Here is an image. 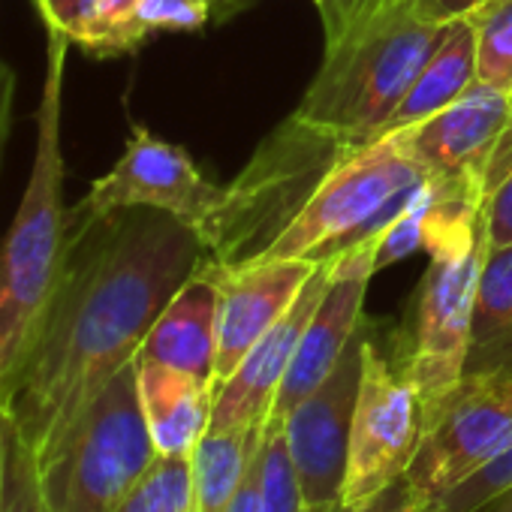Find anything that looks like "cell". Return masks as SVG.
Segmentation results:
<instances>
[{
	"label": "cell",
	"instance_id": "cb8c5ba5",
	"mask_svg": "<svg viewBox=\"0 0 512 512\" xmlns=\"http://www.w3.org/2000/svg\"><path fill=\"white\" fill-rule=\"evenodd\" d=\"M260 506L263 512H305L302 485L290 458L284 419L269 416L260 437Z\"/></svg>",
	"mask_w": 512,
	"mask_h": 512
},
{
	"label": "cell",
	"instance_id": "52a82bcc",
	"mask_svg": "<svg viewBox=\"0 0 512 512\" xmlns=\"http://www.w3.org/2000/svg\"><path fill=\"white\" fill-rule=\"evenodd\" d=\"M428 178L431 172L413 157L404 133L353 148L263 260L326 263L371 241L422 193Z\"/></svg>",
	"mask_w": 512,
	"mask_h": 512
},
{
	"label": "cell",
	"instance_id": "8fae6325",
	"mask_svg": "<svg viewBox=\"0 0 512 512\" xmlns=\"http://www.w3.org/2000/svg\"><path fill=\"white\" fill-rule=\"evenodd\" d=\"M365 335V326H359L332 374L284 416V434L305 506L338 500L344 491Z\"/></svg>",
	"mask_w": 512,
	"mask_h": 512
},
{
	"label": "cell",
	"instance_id": "ac0fdd59",
	"mask_svg": "<svg viewBox=\"0 0 512 512\" xmlns=\"http://www.w3.org/2000/svg\"><path fill=\"white\" fill-rule=\"evenodd\" d=\"M473 82H476V31L470 19H458L452 22L446 40L428 58V64L422 67V73L416 76V82L398 103V109L389 115L383 136L410 130L428 121L431 115L446 109L452 100H458Z\"/></svg>",
	"mask_w": 512,
	"mask_h": 512
},
{
	"label": "cell",
	"instance_id": "ffe728a7",
	"mask_svg": "<svg viewBox=\"0 0 512 512\" xmlns=\"http://www.w3.org/2000/svg\"><path fill=\"white\" fill-rule=\"evenodd\" d=\"M266 422L250 431H208L193 452V512H229Z\"/></svg>",
	"mask_w": 512,
	"mask_h": 512
},
{
	"label": "cell",
	"instance_id": "2e32d148",
	"mask_svg": "<svg viewBox=\"0 0 512 512\" xmlns=\"http://www.w3.org/2000/svg\"><path fill=\"white\" fill-rule=\"evenodd\" d=\"M136 383L157 452L190 458L211 428L214 386L202 377L139 356Z\"/></svg>",
	"mask_w": 512,
	"mask_h": 512
},
{
	"label": "cell",
	"instance_id": "e575fe53",
	"mask_svg": "<svg viewBox=\"0 0 512 512\" xmlns=\"http://www.w3.org/2000/svg\"><path fill=\"white\" fill-rule=\"evenodd\" d=\"M16 91L19 79L16 70L0 58V157H4V145L10 139V124H13V106H16Z\"/></svg>",
	"mask_w": 512,
	"mask_h": 512
},
{
	"label": "cell",
	"instance_id": "7402d4cb",
	"mask_svg": "<svg viewBox=\"0 0 512 512\" xmlns=\"http://www.w3.org/2000/svg\"><path fill=\"white\" fill-rule=\"evenodd\" d=\"M115 512H193V455H160Z\"/></svg>",
	"mask_w": 512,
	"mask_h": 512
},
{
	"label": "cell",
	"instance_id": "7a4b0ae2",
	"mask_svg": "<svg viewBox=\"0 0 512 512\" xmlns=\"http://www.w3.org/2000/svg\"><path fill=\"white\" fill-rule=\"evenodd\" d=\"M73 40L46 28V76L37 109V142L28 187L0 244V407L37 338L70 250V208L64 205V76Z\"/></svg>",
	"mask_w": 512,
	"mask_h": 512
},
{
	"label": "cell",
	"instance_id": "8d00e7d4",
	"mask_svg": "<svg viewBox=\"0 0 512 512\" xmlns=\"http://www.w3.org/2000/svg\"><path fill=\"white\" fill-rule=\"evenodd\" d=\"M7 422H10V416H7V410L0 407V482H4V449H7Z\"/></svg>",
	"mask_w": 512,
	"mask_h": 512
},
{
	"label": "cell",
	"instance_id": "3957f363",
	"mask_svg": "<svg viewBox=\"0 0 512 512\" xmlns=\"http://www.w3.org/2000/svg\"><path fill=\"white\" fill-rule=\"evenodd\" d=\"M422 250L428 272L419 284L413 335L401 374L422 398V416L464 377L479 272L488 250L485 196L458 178H443V193L425 220Z\"/></svg>",
	"mask_w": 512,
	"mask_h": 512
},
{
	"label": "cell",
	"instance_id": "484cf974",
	"mask_svg": "<svg viewBox=\"0 0 512 512\" xmlns=\"http://www.w3.org/2000/svg\"><path fill=\"white\" fill-rule=\"evenodd\" d=\"M0 512H49L40 482H37V455L19 437L13 419L7 422V449H4V482H0Z\"/></svg>",
	"mask_w": 512,
	"mask_h": 512
},
{
	"label": "cell",
	"instance_id": "f546056e",
	"mask_svg": "<svg viewBox=\"0 0 512 512\" xmlns=\"http://www.w3.org/2000/svg\"><path fill=\"white\" fill-rule=\"evenodd\" d=\"M395 4H401V0H320L317 7H320L323 28H326V49L341 43L350 31L386 13Z\"/></svg>",
	"mask_w": 512,
	"mask_h": 512
},
{
	"label": "cell",
	"instance_id": "603a6c76",
	"mask_svg": "<svg viewBox=\"0 0 512 512\" xmlns=\"http://www.w3.org/2000/svg\"><path fill=\"white\" fill-rule=\"evenodd\" d=\"M467 19L476 31V79L512 97V0H488Z\"/></svg>",
	"mask_w": 512,
	"mask_h": 512
},
{
	"label": "cell",
	"instance_id": "277c9868",
	"mask_svg": "<svg viewBox=\"0 0 512 512\" xmlns=\"http://www.w3.org/2000/svg\"><path fill=\"white\" fill-rule=\"evenodd\" d=\"M353 148L338 130L293 112L238 178L223 184L220 202L196 226L208 260L220 266L263 260Z\"/></svg>",
	"mask_w": 512,
	"mask_h": 512
},
{
	"label": "cell",
	"instance_id": "9a60e30c",
	"mask_svg": "<svg viewBox=\"0 0 512 512\" xmlns=\"http://www.w3.org/2000/svg\"><path fill=\"white\" fill-rule=\"evenodd\" d=\"M509 124H512V97L476 79L446 109L401 133L413 157L434 178L467 181L485 196L482 172L497 139Z\"/></svg>",
	"mask_w": 512,
	"mask_h": 512
},
{
	"label": "cell",
	"instance_id": "4fadbf2b",
	"mask_svg": "<svg viewBox=\"0 0 512 512\" xmlns=\"http://www.w3.org/2000/svg\"><path fill=\"white\" fill-rule=\"evenodd\" d=\"M380 238V235H377ZM377 238L362 241L338 256H332V278L329 287L311 314L293 365L281 383L278 401L269 416L284 419L305 395H311L341 362L344 350L356 338L362 326V305L368 281L377 275Z\"/></svg>",
	"mask_w": 512,
	"mask_h": 512
},
{
	"label": "cell",
	"instance_id": "4316f807",
	"mask_svg": "<svg viewBox=\"0 0 512 512\" xmlns=\"http://www.w3.org/2000/svg\"><path fill=\"white\" fill-rule=\"evenodd\" d=\"M136 7L139 0H85L76 28L70 34L73 46L85 49V55L106 58L112 37L124 28V22L133 16Z\"/></svg>",
	"mask_w": 512,
	"mask_h": 512
},
{
	"label": "cell",
	"instance_id": "d4e9b609",
	"mask_svg": "<svg viewBox=\"0 0 512 512\" xmlns=\"http://www.w3.org/2000/svg\"><path fill=\"white\" fill-rule=\"evenodd\" d=\"M443 193V178H428V184L422 187V193L380 232L377 238V263L374 269H389L401 260H407L410 253L422 250V238H425V220L434 208V202Z\"/></svg>",
	"mask_w": 512,
	"mask_h": 512
},
{
	"label": "cell",
	"instance_id": "7c38bea8",
	"mask_svg": "<svg viewBox=\"0 0 512 512\" xmlns=\"http://www.w3.org/2000/svg\"><path fill=\"white\" fill-rule=\"evenodd\" d=\"M317 263L311 260H253L241 266L199 263V272L217 287V356L214 386H220L296 302Z\"/></svg>",
	"mask_w": 512,
	"mask_h": 512
},
{
	"label": "cell",
	"instance_id": "30bf717a",
	"mask_svg": "<svg viewBox=\"0 0 512 512\" xmlns=\"http://www.w3.org/2000/svg\"><path fill=\"white\" fill-rule=\"evenodd\" d=\"M223 196V184L208 181L181 145L133 124L118 163L91 184L70 208L73 220L100 217L118 208H157L187 226H199Z\"/></svg>",
	"mask_w": 512,
	"mask_h": 512
},
{
	"label": "cell",
	"instance_id": "44dd1931",
	"mask_svg": "<svg viewBox=\"0 0 512 512\" xmlns=\"http://www.w3.org/2000/svg\"><path fill=\"white\" fill-rule=\"evenodd\" d=\"M211 16V0H139L133 16L112 37L106 58L136 52L154 34L199 31Z\"/></svg>",
	"mask_w": 512,
	"mask_h": 512
},
{
	"label": "cell",
	"instance_id": "4dcf8cb0",
	"mask_svg": "<svg viewBox=\"0 0 512 512\" xmlns=\"http://www.w3.org/2000/svg\"><path fill=\"white\" fill-rule=\"evenodd\" d=\"M485 235H488V247L512 244V172L485 199Z\"/></svg>",
	"mask_w": 512,
	"mask_h": 512
},
{
	"label": "cell",
	"instance_id": "1f68e13d",
	"mask_svg": "<svg viewBox=\"0 0 512 512\" xmlns=\"http://www.w3.org/2000/svg\"><path fill=\"white\" fill-rule=\"evenodd\" d=\"M482 4H488V0H416L413 16L425 25H452L458 19H467Z\"/></svg>",
	"mask_w": 512,
	"mask_h": 512
},
{
	"label": "cell",
	"instance_id": "74e56055",
	"mask_svg": "<svg viewBox=\"0 0 512 512\" xmlns=\"http://www.w3.org/2000/svg\"><path fill=\"white\" fill-rule=\"evenodd\" d=\"M314 4H320V0H314Z\"/></svg>",
	"mask_w": 512,
	"mask_h": 512
},
{
	"label": "cell",
	"instance_id": "83f0119b",
	"mask_svg": "<svg viewBox=\"0 0 512 512\" xmlns=\"http://www.w3.org/2000/svg\"><path fill=\"white\" fill-rule=\"evenodd\" d=\"M509 485H512V434L494 458H488L476 473H470L461 485H455L440 503L446 512H476Z\"/></svg>",
	"mask_w": 512,
	"mask_h": 512
},
{
	"label": "cell",
	"instance_id": "f1b7e54d",
	"mask_svg": "<svg viewBox=\"0 0 512 512\" xmlns=\"http://www.w3.org/2000/svg\"><path fill=\"white\" fill-rule=\"evenodd\" d=\"M305 512H446L440 500L425 497L407 476L401 482H395L392 488L380 491L374 500H368L365 506H347L341 497L329 500V503H317V506H305Z\"/></svg>",
	"mask_w": 512,
	"mask_h": 512
},
{
	"label": "cell",
	"instance_id": "836d02e7",
	"mask_svg": "<svg viewBox=\"0 0 512 512\" xmlns=\"http://www.w3.org/2000/svg\"><path fill=\"white\" fill-rule=\"evenodd\" d=\"M85 0H34V10L43 22V28H55L61 34H73L76 19L82 13Z\"/></svg>",
	"mask_w": 512,
	"mask_h": 512
},
{
	"label": "cell",
	"instance_id": "d6a6232c",
	"mask_svg": "<svg viewBox=\"0 0 512 512\" xmlns=\"http://www.w3.org/2000/svg\"><path fill=\"white\" fill-rule=\"evenodd\" d=\"M229 512H263V506H260V443H256V449H253V455H250V461L244 467V476H241V482L235 488Z\"/></svg>",
	"mask_w": 512,
	"mask_h": 512
},
{
	"label": "cell",
	"instance_id": "d6986e66",
	"mask_svg": "<svg viewBox=\"0 0 512 512\" xmlns=\"http://www.w3.org/2000/svg\"><path fill=\"white\" fill-rule=\"evenodd\" d=\"M503 368H512V244L485 250L464 374Z\"/></svg>",
	"mask_w": 512,
	"mask_h": 512
},
{
	"label": "cell",
	"instance_id": "d590c367",
	"mask_svg": "<svg viewBox=\"0 0 512 512\" xmlns=\"http://www.w3.org/2000/svg\"><path fill=\"white\" fill-rule=\"evenodd\" d=\"M476 512H512V485L509 488H503L497 497H491L485 506H479Z\"/></svg>",
	"mask_w": 512,
	"mask_h": 512
},
{
	"label": "cell",
	"instance_id": "9c48e42d",
	"mask_svg": "<svg viewBox=\"0 0 512 512\" xmlns=\"http://www.w3.org/2000/svg\"><path fill=\"white\" fill-rule=\"evenodd\" d=\"M512 434V368L464 374L461 383L425 413V434L407 479L431 500L494 458Z\"/></svg>",
	"mask_w": 512,
	"mask_h": 512
},
{
	"label": "cell",
	"instance_id": "5b68a950",
	"mask_svg": "<svg viewBox=\"0 0 512 512\" xmlns=\"http://www.w3.org/2000/svg\"><path fill=\"white\" fill-rule=\"evenodd\" d=\"M413 4L401 0L329 46L296 112L338 130L356 148L380 139L389 115L452 28L419 22Z\"/></svg>",
	"mask_w": 512,
	"mask_h": 512
},
{
	"label": "cell",
	"instance_id": "6da1fadb",
	"mask_svg": "<svg viewBox=\"0 0 512 512\" xmlns=\"http://www.w3.org/2000/svg\"><path fill=\"white\" fill-rule=\"evenodd\" d=\"M70 226L61 281L4 404L31 452L139 356L154 320L205 260L196 229L157 208L70 217Z\"/></svg>",
	"mask_w": 512,
	"mask_h": 512
},
{
	"label": "cell",
	"instance_id": "e0dca14e",
	"mask_svg": "<svg viewBox=\"0 0 512 512\" xmlns=\"http://www.w3.org/2000/svg\"><path fill=\"white\" fill-rule=\"evenodd\" d=\"M217 356V287L199 269L154 320L139 359L163 362L214 386Z\"/></svg>",
	"mask_w": 512,
	"mask_h": 512
},
{
	"label": "cell",
	"instance_id": "8992f818",
	"mask_svg": "<svg viewBox=\"0 0 512 512\" xmlns=\"http://www.w3.org/2000/svg\"><path fill=\"white\" fill-rule=\"evenodd\" d=\"M34 455L49 512H115L157 458L139 401L136 359Z\"/></svg>",
	"mask_w": 512,
	"mask_h": 512
},
{
	"label": "cell",
	"instance_id": "ba28073f",
	"mask_svg": "<svg viewBox=\"0 0 512 512\" xmlns=\"http://www.w3.org/2000/svg\"><path fill=\"white\" fill-rule=\"evenodd\" d=\"M425 416L416 386L392 368L371 335L362 344V380L353 413L350 461L341 500L365 506L407 476L422 446Z\"/></svg>",
	"mask_w": 512,
	"mask_h": 512
},
{
	"label": "cell",
	"instance_id": "5bb4252c",
	"mask_svg": "<svg viewBox=\"0 0 512 512\" xmlns=\"http://www.w3.org/2000/svg\"><path fill=\"white\" fill-rule=\"evenodd\" d=\"M329 278H332V260L317 263L314 275L308 278L296 302L287 308V314L247 350L241 365L220 386H214L208 431H250L269 419L281 383L305 335V326L329 287Z\"/></svg>",
	"mask_w": 512,
	"mask_h": 512
}]
</instances>
